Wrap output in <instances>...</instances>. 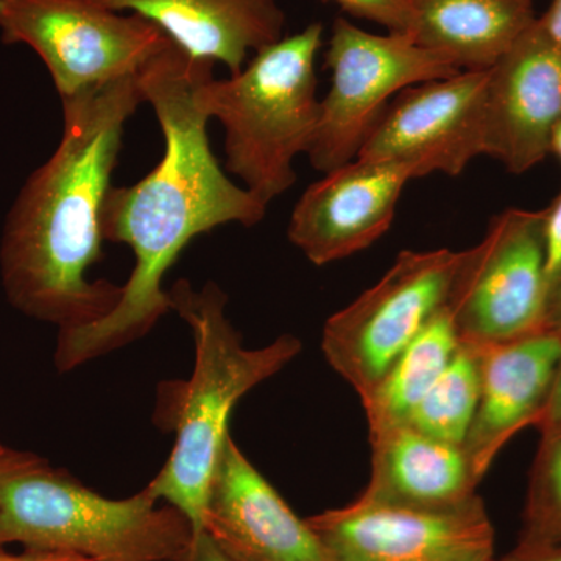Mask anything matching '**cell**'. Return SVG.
Returning a JSON list of instances; mask_svg holds the SVG:
<instances>
[{
  "label": "cell",
  "mask_w": 561,
  "mask_h": 561,
  "mask_svg": "<svg viewBox=\"0 0 561 561\" xmlns=\"http://www.w3.org/2000/svg\"><path fill=\"white\" fill-rule=\"evenodd\" d=\"M213 68L171 43L136 73L144 102L160 122L164 157L138 183L111 186L106 194L103 239L130 247L135 267L105 319L58 331V370H76L149 334L172 311L164 278L192 239L221 225L250 228L264 220L268 205L232 183L210 149L197 87Z\"/></svg>",
  "instance_id": "1"
},
{
  "label": "cell",
  "mask_w": 561,
  "mask_h": 561,
  "mask_svg": "<svg viewBox=\"0 0 561 561\" xmlns=\"http://www.w3.org/2000/svg\"><path fill=\"white\" fill-rule=\"evenodd\" d=\"M144 102L128 76L61 99L62 136L11 206L0 242L13 308L58 330L87 327L119 305L124 286L88 278L102 261V208L124 140Z\"/></svg>",
  "instance_id": "2"
},
{
  "label": "cell",
  "mask_w": 561,
  "mask_h": 561,
  "mask_svg": "<svg viewBox=\"0 0 561 561\" xmlns=\"http://www.w3.org/2000/svg\"><path fill=\"white\" fill-rule=\"evenodd\" d=\"M168 294L172 311L191 328L195 360L190 379L162 383L158 390L154 420L175 442L146 491L176 508L198 538L236 405L294 360L301 342L284 334L262 348H245L228 319V297L213 280L195 290L190 280L179 279Z\"/></svg>",
  "instance_id": "3"
},
{
  "label": "cell",
  "mask_w": 561,
  "mask_h": 561,
  "mask_svg": "<svg viewBox=\"0 0 561 561\" xmlns=\"http://www.w3.org/2000/svg\"><path fill=\"white\" fill-rule=\"evenodd\" d=\"M191 523L146 489L110 500L32 453L0 451V549L81 561H184Z\"/></svg>",
  "instance_id": "4"
},
{
  "label": "cell",
  "mask_w": 561,
  "mask_h": 561,
  "mask_svg": "<svg viewBox=\"0 0 561 561\" xmlns=\"http://www.w3.org/2000/svg\"><path fill=\"white\" fill-rule=\"evenodd\" d=\"M323 31L312 22L256 51L230 79L216 80L210 72L198 83V103L224 127L228 171L265 205L294 186L295 158L308 153L316 135Z\"/></svg>",
  "instance_id": "5"
},
{
  "label": "cell",
  "mask_w": 561,
  "mask_h": 561,
  "mask_svg": "<svg viewBox=\"0 0 561 561\" xmlns=\"http://www.w3.org/2000/svg\"><path fill=\"white\" fill-rule=\"evenodd\" d=\"M324 66L331 88L308 150L309 162L328 173L356 160L376 122L400 92L424 81L446 79L459 68L420 46L411 32L376 35L345 18L332 24Z\"/></svg>",
  "instance_id": "6"
},
{
  "label": "cell",
  "mask_w": 561,
  "mask_h": 561,
  "mask_svg": "<svg viewBox=\"0 0 561 561\" xmlns=\"http://www.w3.org/2000/svg\"><path fill=\"white\" fill-rule=\"evenodd\" d=\"M463 251L405 250L376 286L328 319L321 350L364 402L448 300Z\"/></svg>",
  "instance_id": "7"
},
{
  "label": "cell",
  "mask_w": 561,
  "mask_h": 561,
  "mask_svg": "<svg viewBox=\"0 0 561 561\" xmlns=\"http://www.w3.org/2000/svg\"><path fill=\"white\" fill-rule=\"evenodd\" d=\"M542 221V210H504L482 241L463 251L446 300L463 345L489 348L546 330Z\"/></svg>",
  "instance_id": "8"
},
{
  "label": "cell",
  "mask_w": 561,
  "mask_h": 561,
  "mask_svg": "<svg viewBox=\"0 0 561 561\" xmlns=\"http://www.w3.org/2000/svg\"><path fill=\"white\" fill-rule=\"evenodd\" d=\"M0 39L35 50L61 99L135 76L172 43L146 18L88 0H0Z\"/></svg>",
  "instance_id": "9"
},
{
  "label": "cell",
  "mask_w": 561,
  "mask_h": 561,
  "mask_svg": "<svg viewBox=\"0 0 561 561\" xmlns=\"http://www.w3.org/2000/svg\"><path fill=\"white\" fill-rule=\"evenodd\" d=\"M328 561H494L481 496L446 507L356 501L306 518Z\"/></svg>",
  "instance_id": "10"
},
{
  "label": "cell",
  "mask_w": 561,
  "mask_h": 561,
  "mask_svg": "<svg viewBox=\"0 0 561 561\" xmlns=\"http://www.w3.org/2000/svg\"><path fill=\"white\" fill-rule=\"evenodd\" d=\"M489 70H460L400 92L357 158L408 165L416 179L435 172L460 175L485 154Z\"/></svg>",
  "instance_id": "11"
},
{
  "label": "cell",
  "mask_w": 561,
  "mask_h": 561,
  "mask_svg": "<svg viewBox=\"0 0 561 561\" xmlns=\"http://www.w3.org/2000/svg\"><path fill=\"white\" fill-rule=\"evenodd\" d=\"M413 179L408 165L360 158L324 173L295 205L289 241L319 267L368 249L389 231Z\"/></svg>",
  "instance_id": "12"
},
{
  "label": "cell",
  "mask_w": 561,
  "mask_h": 561,
  "mask_svg": "<svg viewBox=\"0 0 561 561\" xmlns=\"http://www.w3.org/2000/svg\"><path fill=\"white\" fill-rule=\"evenodd\" d=\"M561 119V47L537 21L489 70L485 154L522 175L551 154Z\"/></svg>",
  "instance_id": "13"
},
{
  "label": "cell",
  "mask_w": 561,
  "mask_h": 561,
  "mask_svg": "<svg viewBox=\"0 0 561 561\" xmlns=\"http://www.w3.org/2000/svg\"><path fill=\"white\" fill-rule=\"evenodd\" d=\"M203 531L234 561H328L316 531L228 438L210 482Z\"/></svg>",
  "instance_id": "14"
},
{
  "label": "cell",
  "mask_w": 561,
  "mask_h": 561,
  "mask_svg": "<svg viewBox=\"0 0 561 561\" xmlns=\"http://www.w3.org/2000/svg\"><path fill=\"white\" fill-rule=\"evenodd\" d=\"M481 353V397L463 443L478 482L507 442L537 423L561 359V337L542 330Z\"/></svg>",
  "instance_id": "15"
},
{
  "label": "cell",
  "mask_w": 561,
  "mask_h": 561,
  "mask_svg": "<svg viewBox=\"0 0 561 561\" xmlns=\"http://www.w3.org/2000/svg\"><path fill=\"white\" fill-rule=\"evenodd\" d=\"M116 13L130 11L160 27L195 60L241 72L250 51L284 38L286 13L278 0H88Z\"/></svg>",
  "instance_id": "16"
},
{
  "label": "cell",
  "mask_w": 561,
  "mask_h": 561,
  "mask_svg": "<svg viewBox=\"0 0 561 561\" xmlns=\"http://www.w3.org/2000/svg\"><path fill=\"white\" fill-rule=\"evenodd\" d=\"M371 476L359 500L408 507H446L474 496L478 479L461 446L409 424L370 435Z\"/></svg>",
  "instance_id": "17"
},
{
  "label": "cell",
  "mask_w": 561,
  "mask_h": 561,
  "mask_svg": "<svg viewBox=\"0 0 561 561\" xmlns=\"http://www.w3.org/2000/svg\"><path fill=\"white\" fill-rule=\"evenodd\" d=\"M534 0H411L412 35L460 70H485L515 46L537 16Z\"/></svg>",
  "instance_id": "18"
},
{
  "label": "cell",
  "mask_w": 561,
  "mask_h": 561,
  "mask_svg": "<svg viewBox=\"0 0 561 561\" xmlns=\"http://www.w3.org/2000/svg\"><path fill=\"white\" fill-rule=\"evenodd\" d=\"M461 345L451 309L443 306L391 364L364 405L370 435L402 426L451 364Z\"/></svg>",
  "instance_id": "19"
},
{
  "label": "cell",
  "mask_w": 561,
  "mask_h": 561,
  "mask_svg": "<svg viewBox=\"0 0 561 561\" xmlns=\"http://www.w3.org/2000/svg\"><path fill=\"white\" fill-rule=\"evenodd\" d=\"M481 350L461 343L405 424L435 440L463 448L481 397Z\"/></svg>",
  "instance_id": "20"
},
{
  "label": "cell",
  "mask_w": 561,
  "mask_h": 561,
  "mask_svg": "<svg viewBox=\"0 0 561 561\" xmlns=\"http://www.w3.org/2000/svg\"><path fill=\"white\" fill-rule=\"evenodd\" d=\"M518 542L529 546L561 542V430L541 435Z\"/></svg>",
  "instance_id": "21"
},
{
  "label": "cell",
  "mask_w": 561,
  "mask_h": 561,
  "mask_svg": "<svg viewBox=\"0 0 561 561\" xmlns=\"http://www.w3.org/2000/svg\"><path fill=\"white\" fill-rule=\"evenodd\" d=\"M334 3L350 16L376 22L389 32H412L411 0H321Z\"/></svg>",
  "instance_id": "22"
},
{
  "label": "cell",
  "mask_w": 561,
  "mask_h": 561,
  "mask_svg": "<svg viewBox=\"0 0 561 561\" xmlns=\"http://www.w3.org/2000/svg\"><path fill=\"white\" fill-rule=\"evenodd\" d=\"M542 239H545L546 273L549 287L561 273V191L549 208L542 209Z\"/></svg>",
  "instance_id": "23"
},
{
  "label": "cell",
  "mask_w": 561,
  "mask_h": 561,
  "mask_svg": "<svg viewBox=\"0 0 561 561\" xmlns=\"http://www.w3.org/2000/svg\"><path fill=\"white\" fill-rule=\"evenodd\" d=\"M534 427H537L541 435L561 430V359L556 376H553L548 401H546L545 409H542Z\"/></svg>",
  "instance_id": "24"
},
{
  "label": "cell",
  "mask_w": 561,
  "mask_h": 561,
  "mask_svg": "<svg viewBox=\"0 0 561 561\" xmlns=\"http://www.w3.org/2000/svg\"><path fill=\"white\" fill-rule=\"evenodd\" d=\"M496 561H561V542L557 545H516L507 556Z\"/></svg>",
  "instance_id": "25"
},
{
  "label": "cell",
  "mask_w": 561,
  "mask_h": 561,
  "mask_svg": "<svg viewBox=\"0 0 561 561\" xmlns=\"http://www.w3.org/2000/svg\"><path fill=\"white\" fill-rule=\"evenodd\" d=\"M184 561H234L227 556L208 534L202 531Z\"/></svg>",
  "instance_id": "26"
},
{
  "label": "cell",
  "mask_w": 561,
  "mask_h": 561,
  "mask_svg": "<svg viewBox=\"0 0 561 561\" xmlns=\"http://www.w3.org/2000/svg\"><path fill=\"white\" fill-rule=\"evenodd\" d=\"M546 330L561 337V273L549 287L548 309H546Z\"/></svg>",
  "instance_id": "27"
},
{
  "label": "cell",
  "mask_w": 561,
  "mask_h": 561,
  "mask_svg": "<svg viewBox=\"0 0 561 561\" xmlns=\"http://www.w3.org/2000/svg\"><path fill=\"white\" fill-rule=\"evenodd\" d=\"M538 24L546 35L561 47V0H552L546 13L538 18Z\"/></svg>",
  "instance_id": "28"
},
{
  "label": "cell",
  "mask_w": 561,
  "mask_h": 561,
  "mask_svg": "<svg viewBox=\"0 0 561 561\" xmlns=\"http://www.w3.org/2000/svg\"><path fill=\"white\" fill-rule=\"evenodd\" d=\"M35 557L36 553L33 552H24L20 553V556H14V553H9L0 549V561H33Z\"/></svg>",
  "instance_id": "29"
},
{
  "label": "cell",
  "mask_w": 561,
  "mask_h": 561,
  "mask_svg": "<svg viewBox=\"0 0 561 561\" xmlns=\"http://www.w3.org/2000/svg\"><path fill=\"white\" fill-rule=\"evenodd\" d=\"M551 153L556 154V157L559 158L561 162V119L559 125H557L556 131H553Z\"/></svg>",
  "instance_id": "30"
},
{
  "label": "cell",
  "mask_w": 561,
  "mask_h": 561,
  "mask_svg": "<svg viewBox=\"0 0 561 561\" xmlns=\"http://www.w3.org/2000/svg\"><path fill=\"white\" fill-rule=\"evenodd\" d=\"M33 561H81L79 559H73V557H65V556H50V553H36L35 559Z\"/></svg>",
  "instance_id": "31"
},
{
  "label": "cell",
  "mask_w": 561,
  "mask_h": 561,
  "mask_svg": "<svg viewBox=\"0 0 561 561\" xmlns=\"http://www.w3.org/2000/svg\"><path fill=\"white\" fill-rule=\"evenodd\" d=\"M2 448H3V446H2V445H0V451H2Z\"/></svg>",
  "instance_id": "32"
},
{
  "label": "cell",
  "mask_w": 561,
  "mask_h": 561,
  "mask_svg": "<svg viewBox=\"0 0 561 561\" xmlns=\"http://www.w3.org/2000/svg\"><path fill=\"white\" fill-rule=\"evenodd\" d=\"M494 561H496V560H494Z\"/></svg>",
  "instance_id": "33"
}]
</instances>
